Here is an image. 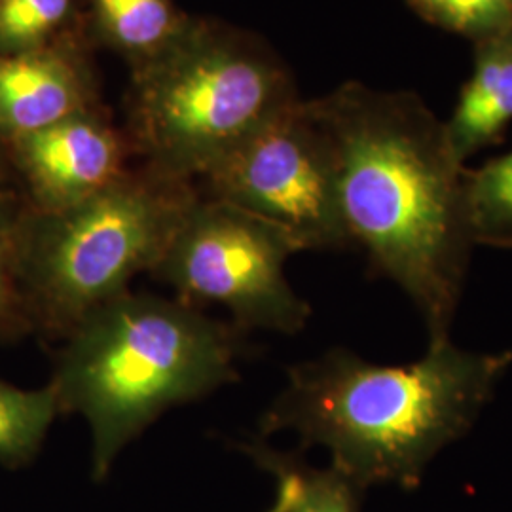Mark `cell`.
<instances>
[{
  "label": "cell",
  "instance_id": "cell-1",
  "mask_svg": "<svg viewBox=\"0 0 512 512\" xmlns=\"http://www.w3.org/2000/svg\"><path fill=\"white\" fill-rule=\"evenodd\" d=\"M330 131L351 245L420 313L427 344L450 340L475 241L465 165L444 122L412 92L349 82L317 101Z\"/></svg>",
  "mask_w": 512,
  "mask_h": 512
},
{
  "label": "cell",
  "instance_id": "cell-2",
  "mask_svg": "<svg viewBox=\"0 0 512 512\" xmlns=\"http://www.w3.org/2000/svg\"><path fill=\"white\" fill-rule=\"evenodd\" d=\"M512 366V349L473 351L452 338L408 365H376L330 349L294 365L260 431L321 446L361 492L420 486L427 465L465 437Z\"/></svg>",
  "mask_w": 512,
  "mask_h": 512
},
{
  "label": "cell",
  "instance_id": "cell-3",
  "mask_svg": "<svg viewBox=\"0 0 512 512\" xmlns=\"http://www.w3.org/2000/svg\"><path fill=\"white\" fill-rule=\"evenodd\" d=\"M239 332L183 300L128 291L63 338L50 385L59 414L90 425L97 482L169 408L238 378Z\"/></svg>",
  "mask_w": 512,
  "mask_h": 512
},
{
  "label": "cell",
  "instance_id": "cell-4",
  "mask_svg": "<svg viewBox=\"0 0 512 512\" xmlns=\"http://www.w3.org/2000/svg\"><path fill=\"white\" fill-rule=\"evenodd\" d=\"M296 101L293 74L266 44L188 18L133 65L129 143L156 173L190 183Z\"/></svg>",
  "mask_w": 512,
  "mask_h": 512
},
{
  "label": "cell",
  "instance_id": "cell-5",
  "mask_svg": "<svg viewBox=\"0 0 512 512\" xmlns=\"http://www.w3.org/2000/svg\"><path fill=\"white\" fill-rule=\"evenodd\" d=\"M198 194L150 167L128 169L61 211L25 207L18 285L33 332L65 338L92 311L152 272Z\"/></svg>",
  "mask_w": 512,
  "mask_h": 512
},
{
  "label": "cell",
  "instance_id": "cell-6",
  "mask_svg": "<svg viewBox=\"0 0 512 512\" xmlns=\"http://www.w3.org/2000/svg\"><path fill=\"white\" fill-rule=\"evenodd\" d=\"M294 253H300L298 245L281 228L198 196L152 274L190 306L217 304L230 311L239 329L296 334L311 310L287 279L285 266Z\"/></svg>",
  "mask_w": 512,
  "mask_h": 512
},
{
  "label": "cell",
  "instance_id": "cell-7",
  "mask_svg": "<svg viewBox=\"0 0 512 512\" xmlns=\"http://www.w3.org/2000/svg\"><path fill=\"white\" fill-rule=\"evenodd\" d=\"M209 198L281 228L300 251L351 245L338 194L336 152L317 101H296L202 177Z\"/></svg>",
  "mask_w": 512,
  "mask_h": 512
},
{
  "label": "cell",
  "instance_id": "cell-8",
  "mask_svg": "<svg viewBox=\"0 0 512 512\" xmlns=\"http://www.w3.org/2000/svg\"><path fill=\"white\" fill-rule=\"evenodd\" d=\"M128 147L93 109L16 139L2 154L18 173L29 207L61 211L120 179L128 171Z\"/></svg>",
  "mask_w": 512,
  "mask_h": 512
},
{
  "label": "cell",
  "instance_id": "cell-9",
  "mask_svg": "<svg viewBox=\"0 0 512 512\" xmlns=\"http://www.w3.org/2000/svg\"><path fill=\"white\" fill-rule=\"evenodd\" d=\"M95 109L93 78L74 38L0 55V148Z\"/></svg>",
  "mask_w": 512,
  "mask_h": 512
},
{
  "label": "cell",
  "instance_id": "cell-10",
  "mask_svg": "<svg viewBox=\"0 0 512 512\" xmlns=\"http://www.w3.org/2000/svg\"><path fill=\"white\" fill-rule=\"evenodd\" d=\"M511 122L512 29L475 42L473 74L444 126L456 158L465 165L476 152L501 143Z\"/></svg>",
  "mask_w": 512,
  "mask_h": 512
},
{
  "label": "cell",
  "instance_id": "cell-11",
  "mask_svg": "<svg viewBox=\"0 0 512 512\" xmlns=\"http://www.w3.org/2000/svg\"><path fill=\"white\" fill-rule=\"evenodd\" d=\"M245 452L275 478L270 512H359L363 492L336 469L311 467L262 440L247 444Z\"/></svg>",
  "mask_w": 512,
  "mask_h": 512
},
{
  "label": "cell",
  "instance_id": "cell-12",
  "mask_svg": "<svg viewBox=\"0 0 512 512\" xmlns=\"http://www.w3.org/2000/svg\"><path fill=\"white\" fill-rule=\"evenodd\" d=\"M88 6L95 35L133 65L164 48L188 19L171 0H88Z\"/></svg>",
  "mask_w": 512,
  "mask_h": 512
},
{
  "label": "cell",
  "instance_id": "cell-13",
  "mask_svg": "<svg viewBox=\"0 0 512 512\" xmlns=\"http://www.w3.org/2000/svg\"><path fill=\"white\" fill-rule=\"evenodd\" d=\"M57 414L52 385L29 391L0 380V463L18 469L37 458Z\"/></svg>",
  "mask_w": 512,
  "mask_h": 512
},
{
  "label": "cell",
  "instance_id": "cell-14",
  "mask_svg": "<svg viewBox=\"0 0 512 512\" xmlns=\"http://www.w3.org/2000/svg\"><path fill=\"white\" fill-rule=\"evenodd\" d=\"M465 203L476 247L512 249V150L465 169Z\"/></svg>",
  "mask_w": 512,
  "mask_h": 512
},
{
  "label": "cell",
  "instance_id": "cell-15",
  "mask_svg": "<svg viewBox=\"0 0 512 512\" xmlns=\"http://www.w3.org/2000/svg\"><path fill=\"white\" fill-rule=\"evenodd\" d=\"M78 0H0V55L37 52L71 37Z\"/></svg>",
  "mask_w": 512,
  "mask_h": 512
},
{
  "label": "cell",
  "instance_id": "cell-16",
  "mask_svg": "<svg viewBox=\"0 0 512 512\" xmlns=\"http://www.w3.org/2000/svg\"><path fill=\"white\" fill-rule=\"evenodd\" d=\"M27 203L19 202L0 181V342L33 332L18 285V245Z\"/></svg>",
  "mask_w": 512,
  "mask_h": 512
},
{
  "label": "cell",
  "instance_id": "cell-17",
  "mask_svg": "<svg viewBox=\"0 0 512 512\" xmlns=\"http://www.w3.org/2000/svg\"><path fill=\"white\" fill-rule=\"evenodd\" d=\"M421 19L480 42L512 29V0H404Z\"/></svg>",
  "mask_w": 512,
  "mask_h": 512
},
{
  "label": "cell",
  "instance_id": "cell-18",
  "mask_svg": "<svg viewBox=\"0 0 512 512\" xmlns=\"http://www.w3.org/2000/svg\"><path fill=\"white\" fill-rule=\"evenodd\" d=\"M6 160H4V154H2V148H0V181L4 183L6 181Z\"/></svg>",
  "mask_w": 512,
  "mask_h": 512
}]
</instances>
